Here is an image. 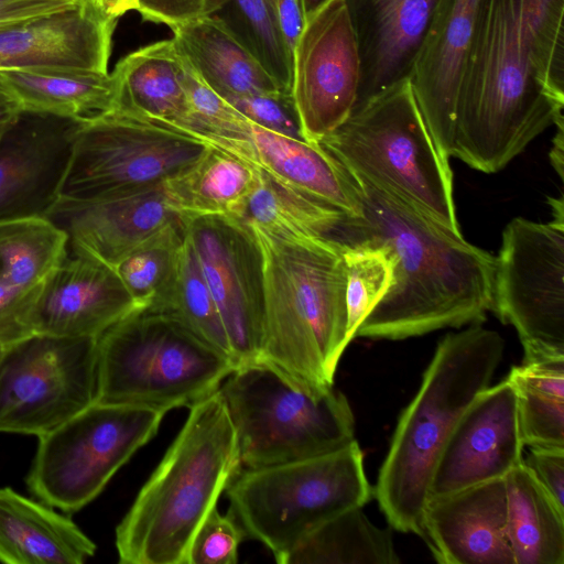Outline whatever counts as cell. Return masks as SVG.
Segmentation results:
<instances>
[{
	"mask_svg": "<svg viewBox=\"0 0 564 564\" xmlns=\"http://www.w3.org/2000/svg\"><path fill=\"white\" fill-rule=\"evenodd\" d=\"M164 415L155 409L95 401L37 437L26 477L30 491L54 509L79 511L156 434Z\"/></svg>",
	"mask_w": 564,
	"mask_h": 564,
	"instance_id": "30bf717a",
	"label": "cell"
},
{
	"mask_svg": "<svg viewBox=\"0 0 564 564\" xmlns=\"http://www.w3.org/2000/svg\"><path fill=\"white\" fill-rule=\"evenodd\" d=\"M319 144L352 177L462 234L449 159L436 148L409 78L355 106Z\"/></svg>",
	"mask_w": 564,
	"mask_h": 564,
	"instance_id": "8992f818",
	"label": "cell"
},
{
	"mask_svg": "<svg viewBox=\"0 0 564 564\" xmlns=\"http://www.w3.org/2000/svg\"><path fill=\"white\" fill-rule=\"evenodd\" d=\"M491 312L517 330L523 361L564 358V225L517 217L506 226Z\"/></svg>",
	"mask_w": 564,
	"mask_h": 564,
	"instance_id": "7c38bea8",
	"label": "cell"
},
{
	"mask_svg": "<svg viewBox=\"0 0 564 564\" xmlns=\"http://www.w3.org/2000/svg\"><path fill=\"white\" fill-rule=\"evenodd\" d=\"M170 29L177 51L223 98L285 91L216 18L200 15Z\"/></svg>",
	"mask_w": 564,
	"mask_h": 564,
	"instance_id": "4316f807",
	"label": "cell"
},
{
	"mask_svg": "<svg viewBox=\"0 0 564 564\" xmlns=\"http://www.w3.org/2000/svg\"><path fill=\"white\" fill-rule=\"evenodd\" d=\"M96 544L68 517L0 489V562L7 564H82Z\"/></svg>",
	"mask_w": 564,
	"mask_h": 564,
	"instance_id": "d4e9b609",
	"label": "cell"
},
{
	"mask_svg": "<svg viewBox=\"0 0 564 564\" xmlns=\"http://www.w3.org/2000/svg\"><path fill=\"white\" fill-rule=\"evenodd\" d=\"M281 35L293 56V51L306 20L300 0H272Z\"/></svg>",
	"mask_w": 564,
	"mask_h": 564,
	"instance_id": "f6af8a7d",
	"label": "cell"
},
{
	"mask_svg": "<svg viewBox=\"0 0 564 564\" xmlns=\"http://www.w3.org/2000/svg\"><path fill=\"white\" fill-rule=\"evenodd\" d=\"M68 236L47 217L0 221V281L37 290L63 262Z\"/></svg>",
	"mask_w": 564,
	"mask_h": 564,
	"instance_id": "d6a6232c",
	"label": "cell"
},
{
	"mask_svg": "<svg viewBox=\"0 0 564 564\" xmlns=\"http://www.w3.org/2000/svg\"><path fill=\"white\" fill-rule=\"evenodd\" d=\"M79 124L22 111L0 139V221L46 217L59 198Z\"/></svg>",
	"mask_w": 564,
	"mask_h": 564,
	"instance_id": "e0dca14e",
	"label": "cell"
},
{
	"mask_svg": "<svg viewBox=\"0 0 564 564\" xmlns=\"http://www.w3.org/2000/svg\"><path fill=\"white\" fill-rule=\"evenodd\" d=\"M505 340L481 324L447 334L403 410L375 489L389 524L424 539V510L436 462L462 414L491 386Z\"/></svg>",
	"mask_w": 564,
	"mask_h": 564,
	"instance_id": "5b68a950",
	"label": "cell"
},
{
	"mask_svg": "<svg viewBox=\"0 0 564 564\" xmlns=\"http://www.w3.org/2000/svg\"><path fill=\"white\" fill-rule=\"evenodd\" d=\"M478 0H443L409 77L441 154L452 158L458 90Z\"/></svg>",
	"mask_w": 564,
	"mask_h": 564,
	"instance_id": "cb8c5ba5",
	"label": "cell"
},
{
	"mask_svg": "<svg viewBox=\"0 0 564 564\" xmlns=\"http://www.w3.org/2000/svg\"><path fill=\"white\" fill-rule=\"evenodd\" d=\"M116 24L80 0L72 9L9 25L0 30V69L108 73Z\"/></svg>",
	"mask_w": 564,
	"mask_h": 564,
	"instance_id": "603a6c76",
	"label": "cell"
},
{
	"mask_svg": "<svg viewBox=\"0 0 564 564\" xmlns=\"http://www.w3.org/2000/svg\"><path fill=\"white\" fill-rule=\"evenodd\" d=\"M204 15L219 20L279 87L291 91L293 56L279 30L272 0H205Z\"/></svg>",
	"mask_w": 564,
	"mask_h": 564,
	"instance_id": "d590c367",
	"label": "cell"
},
{
	"mask_svg": "<svg viewBox=\"0 0 564 564\" xmlns=\"http://www.w3.org/2000/svg\"><path fill=\"white\" fill-rule=\"evenodd\" d=\"M556 133L553 139L552 149L550 150V163L558 174L560 178H564V121L555 124Z\"/></svg>",
	"mask_w": 564,
	"mask_h": 564,
	"instance_id": "c3c4849f",
	"label": "cell"
},
{
	"mask_svg": "<svg viewBox=\"0 0 564 564\" xmlns=\"http://www.w3.org/2000/svg\"><path fill=\"white\" fill-rule=\"evenodd\" d=\"M507 378L516 390L524 446L564 448V358L522 361Z\"/></svg>",
	"mask_w": 564,
	"mask_h": 564,
	"instance_id": "1f68e13d",
	"label": "cell"
},
{
	"mask_svg": "<svg viewBox=\"0 0 564 564\" xmlns=\"http://www.w3.org/2000/svg\"><path fill=\"white\" fill-rule=\"evenodd\" d=\"M220 390L189 406L165 455L116 528L122 564H187L192 540L241 469Z\"/></svg>",
	"mask_w": 564,
	"mask_h": 564,
	"instance_id": "277c9868",
	"label": "cell"
},
{
	"mask_svg": "<svg viewBox=\"0 0 564 564\" xmlns=\"http://www.w3.org/2000/svg\"><path fill=\"white\" fill-rule=\"evenodd\" d=\"M355 32L356 106L409 78L443 0H344Z\"/></svg>",
	"mask_w": 564,
	"mask_h": 564,
	"instance_id": "7402d4cb",
	"label": "cell"
},
{
	"mask_svg": "<svg viewBox=\"0 0 564 564\" xmlns=\"http://www.w3.org/2000/svg\"><path fill=\"white\" fill-rule=\"evenodd\" d=\"M205 280L217 305L236 366L259 360L262 345V260L256 238L228 215L186 218Z\"/></svg>",
	"mask_w": 564,
	"mask_h": 564,
	"instance_id": "9a60e30c",
	"label": "cell"
},
{
	"mask_svg": "<svg viewBox=\"0 0 564 564\" xmlns=\"http://www.w3.org/2000/svg\"><path fill=\"white\" fill-rule=\"evenodd\" d=\"M243 538L236 520L229 513L221 514L215 507L192 540L187 564H236Z\"/></svg>",
	"mask_w": 564,
	"mask_h": 564,
	"instance_id": "f35d334b",
	"label": "cell"
},
{
	"mask_svg": "<svg viewBox=\"0 0 564 564\" xmlns=\"http://www.w3.org/2000/svg\"><path fill=\"white\" fill-rule=\"evenodd\" d=\"M39 289L24 291L0 281V344L3 347L33 335L31 312Z\"/></svg>",
	"mask_w": 564,
	"mask_h": 564,
	"instance_id": "60d3db41",
	"label": "cell"
},
{
	"mask_svg": "<svg viewBox=\"0 0 564 564\" xmlns=\"http://www.w3.org/2000/svg\"><path fill=\"white\" fill-rule=\"evenodd\" d=\"M261 172L239 219L288 237H332L347 217L339 209Z\"/></svg>",
	"mask_w": 564,
	"mask_h": 564,
	"instance_id": "836d02e7",
	"label": "cell"
},
{
	"mask_svg": "<svg viewBox=\"0 0 564 564\" xmlns=\"http://www.w3.org/2000/svg\"><path fill=\"white\" fill-rule=\"evenodd\" d=\"M523 463L556 506L564 510V448H530Z\"/></svg>",
	"mask_w": 564,
	"mask_h": 564,
	"instance_id": "b9f144b4",
	"label": "cell"
},
{
	"mask_svg": "<svg viewBox=\"0 0 564 564\" xmlns=\"http://www.w3.org/2000/svg\"><path fill=\"white\" fill-rule=\"evenodd\" d=\"M22 113L17 100L0 85V139Z\"/></svg>",
	"mask_w": 564,
	"mask_h": 564,
	"instance_id": "7dc6e473",
	"label": "cell"
},
{
	"mask_svg": "<svg viewBox=\"0 0 564 564\" xmlns=\"http://www.w3.org/2000/svg\"><path fill=\"white\" fill-rule=\"evenodd\" d=\"M423 525V540L438 563L514 564L505 478L431 497Z\"/></svg>",
	"mask_w": 564,
	"mask_h": 564,
	"instance_id": "ffe728a7",
	"label": "cell"
},
{
	"mask_svg": "<svg viewBox=\"0 0 564 564\" xmlns=\"http://www.w3.org/2000/svg\"><path fill=\"white\" fill-rule=\"evenodd\" d=\"M355 180L361 213L346 217L332 237L383 246L395 259L391 286L355 337L399 340L481 324L491 312L496 257L400 199Z\"/></svg>",
	"mask_w": 564,
	"mask_h": 564,
	"instance_id": "7a4b0ae2",
	"label": "cell"
},
{
	"mask_svg": "<svg viewBox=\"0 0 564 564\" xmlns=\"http://www.w3.org/2000/svg\"><path fill=\"white\" fill-rule=\"evenodd\" d=\"M392 532L372 523L362 507L348 509L310 533L282 564H395Z\"/></svg>",
	"mask_w": 564,
	"mask_h": 564,
	"instance_id": "4dcf8cb0",
	"label": "cell"
},
{
	"mask_svg": "<svg viewBox=\"0 0 564 564\" xmlns=\"http://www.w3.org/2000/svg\"><path fill=\"white\" fill-rule=\"evenodd\" d=\"M209 145L181 130L120 112L80 122L59 198L87 202L155 186Z\"/></svg>",
	"mask_w": 564,
	"mask_h": 564,
	"instance_id": "8fae6325",
	"label": "cell"
},
{
	"mask_svg": "<svg viewBox=\"0 0 564 564\" xmlns=\"http://www.w3.org/2000/svg\"><path fill=\"white\" fill-rule=\"evenodd\" d=\"M226 100L251 122L280 134L304 140L290 91L234 97Z\"/></svg>",
	"mask_w": 564,
	"mask_h": 564,
	"instance_id": "ab89813d",
	"label": "cell"
},
{
	"mask_svg": "<svg viewBox=\"0 0 564 564\" xmlns=\"http://www.w3.org/2000/svg\"><path fill=\"white\" fill-rule=\"evenodd\" d=\"M219 390L245 468L312 458L356 441L354 413L341 392L311 390L267 361L238 366Z\"/></svg>",
	"mask_w": 564,
	"mask_h": 564,
	"instance_id": "9c48e42d",
	"label": "cell"
},
{
	"mask_svg": "<svg viewBox=\"0 0 564 564\" xmlns=\"http://www.w3.org/2000/svg\"><path fill=\"white\" fill-rule=\"evenodd\" d=\"M564 0H478L452 156L496 173L564 121Z\"/></svg>",
	"mask_w": 564,
	"mask_h": 564,
	"instance_id": "6da1fadb",
	"label": "cell"
},
{
	"mask_svg": "<svg viewBox=\"0 0 564 564\" xmlns=\"http://www.w3.org/2000/svg\"><path fill=\"white\" fill-rule=\"evenodd\" d=\"M191 135L237 155L275 181L339 209L347 217L361 213L356 180L319 143L280 134L249 119L236 132Z\"/></svg>",
	"mask_w": 564,
	"mask_h": 564,
	"instance_id": "d6986e66",
	"label": "cell"
},
{
	"mask_svg": "<svg viewBox=\"0 0 564 564\" xmlns=\"http://www.w3.org/2000/svg\"><path fill=\"white\" fill-rule=\"evenodd\" d=\"M246 224L262 260L259 360L311 390L332 389L349 344L343 242L333 237L280 236Z\"/></svg>",
	"mask_w": 564,
	"mask_h": 564,
	"instance_id": "3957f363",
	"label": "cell"
},
{
	"mask_svg": "<svg viewBox=\"0 0 564 564\" xmlns=\"http://www.w3.org/2000/svg\"><path fill=\"white\" fill-rule=\"evenodd\" d=\"M145 307L173 318L197 338L234 360L223 321L187 230L169 288Z\"/></svg>",
	"mask_w": 564,
	"mask_h": 564,
	"instance_id": "e575fe53",
	"label": "cell"
},
{
	"mask_svg": "<svg viewBox=\"0 0 564 564\" xmlns=\"http://www.w3.org/2000/svg\"><path fill=\"white\" fill-rule=\"evenodd\" d=\"M205 0H139L138 12L145 21L169 28L204 15Z\"/></svg>",
	"mask_w": 564,
	"mask_h": 564,
	"instance_id": "7bdbcfd3",
	"label": "cell"
},
{
	"mask_svg": "<svg viewBox=\"0 0 564 564\" xmlns=\"http://www.w3.org/2000/svg\"><path fill=\"white\" fill-rule=\"evenodd\" d=\"M260 178V170L247 161L209 145L193 165L165 180L163 187L183 216L228 215L240 218Z\"/></svg>",
	"mask_w": 564,
	"mask_h": 564,
	"instance_id": "f1b7e54d",
	"label": "cell"
},
{
	"mask_svg": "<svg viewBox=\"0 0 564 564\" xmlns=\"http://www.w3.org/2000/svg\"><path fill=\"white\" fill-rule=\"evenodd\" d=\"M305 20H308L314 13L322 9L330 0H300Z\"/></svg>",
	"mask_w": 564,
	"mask_h": 564,
	"instance_id": "681fc988",
	"label": "cell"
},
{
	"mask_svg": "<svg viewBox=\"0 0 564 564\" xmlns=\"http://www.w3.org/2000/svg\"><path fill=\"white\" fill-rule=\"evenodd\" d=\"M96 12L109 20H116L129 11H138L139 0H84Z\"/></svg>",
	"mask_w": 564,
	"mask_h": 564,
	"instance_id": "bcb514c9",
	"label": "cell"
},
{
	"mask_svg": "<svg viewBox=\"0 0 564 564\" xmlns=\"http://www.w3.org/2000/svg\"><path fill=\"white\" fill-rule=\"evenodd\" d=\"M0 85L22 111L85 122L115 110L110 73L73 68L0 69Z\"/></svg>",
	"mask_w": 564,
	"mask_h": 564,
	"instance_id": "83f0119b",
	"label": "cell"
},
{
	"mask_svg": "<svg viewBox=\"0 0 564 564\" xmlns=\"http://www.w3.org/2000/svg\"><path fill=\"white\" fill-rule=\"evenodd\" d=\"M236 367L173 318L138 306L97 338L96 402L189 408Z\"/></svg>",
	"mask_w": 564,
	"mask_h": 564,
	"instance_id": "52a82bcc",
	"label": "cell"
},
{
	"mask_svg": "<svg viewBox=\"0 0 564 564\" xmlns=\"http://www.w3.org/2000/svg\"><path fill=\"white\" fill-rule=\"evenodd\" d=\"M80 0H0V30L76 7Z\"/></svg>",
	"mask_w": 564,
	"mask_h": 564,
	"instance_id": "ee69618b",
	"label": "cell"
},
{
	"mask_svg": "<svg viewBox=\"0 0 564 564\" xmlns=\"http://www.w3.org/2000/svg\"><path fill=\"white\" fill-rule=\"evenodd\" d=\"M505 484L514 564H564V510L523 460L505 477Z\"/></svg>",
	"mask_w": 564,
	"mask_h": 564,
	"instance_id": "f546056e",
	"label": "cell"
},
{
	"mask_svg": "<svg viewBox=\"0 0 564 564\" xmlns=\"http://www.w3.org/2000/svg\"><path fill=\"white\" fill-rule=\"evenodd\" d=\"M228 513L245 536L282 564L310 533L335 516L364 507L373 490L357 443L316 457L240 469L226 488Z\"/></svg>",
	"mask_w": 564,
	"mask_h": 564,
	"instance_id": "ba28073f",
	"label": "cell"
},
{
	"mask_svg": "<svg viewBox=\"0 0 564 564\" xmlns=\"http://www.w3.org/2000/svg\"><path fill=\"white\" fill-rule=\"evenodd\" d=\"M3 348H4V347L0 344V355H1V354H2V351H3Z\"/></svg>",
	"mask_w": 564,
	"mask_h": 564,
	"instance_id": "816d5d0a",
	"label": "cell"
},
{
	"mask_svg": "<svg viewBox=\"0 0 564 564\" xmlns=\"http://www.w3.org/2000/svg\"><path fill=\"white\" fill-rule=\"evenodd\" d=\"M185 230L186 217L144 240L113 267L138 306H149L169 288Z\"/></svg>",
	"mask_w": 564,
	"mask_h": 564,
	"instance_id": "8d00e7d4",
	"label": "cell"
},
{
	"mask_svg": "<svg viewBox=\"0 0 564 564\" xmlns=\"http://www.w3.org/2000/svg\"><path fill=\"white\" fill-rule=\"evenodd\" d=\"M343 258L347 278V339L350 343L362 321L391 286L395 259L388 248L368 242H343Z\"/></svg>",
	"mask_w": 564,
	"mask_h": 564,
	"instance_id": "74e56055",
	"label": "cell"
},
{
	"mask_svg": "<svg viewBox=\"0 0 564 564\" xmlns=\"http://www.w3.org/2000/svg\"><path fill=\"white\" fill-rule=\"evenodd\" d=\"M135 307L112 267L68 245L36 293L31 327L33 334L98 338Z\"/></svg>",
	"mask_w": 564,
	"mask_h": 564,
	"instance_id": "ac0fdd59",
	"label": "cell"
},
{
	"mask_svg": "<svg viewBox=\"0 0 564 564\" xmlns=\"http://www.w3.org/2000/svg\"><path fill=\"white\" fill-rule=\"evenodd\" d=\"M549 204L552 207L553 220L556 224L564 225V202L561 196L558 199L550 197Z\"/></svg>",
	"mask_w": 564,
	"mask_h": 564,
	"instance_id": "f907efd6",
	"label": "cell"
},
{
	"mask_svg": "<svg viewBox=\"0 0 564 564\" xmlns=\"http://www.w3.org/2000/svg\"><path fill=\"white\" fill-rule=\"evenodd\" d=\"M97 338L33 334L0 355V432L42 436L96 401Z\"/></svg>",
	"mask_w": 564,
	"mask_h": 564,
	"instance_id": "4fadbf2b",
	"label": "cell"
},
{
	"mask_svg": "<svg viewBox=\"0 0 564 564\" xmlns=\"http://www.w3.org/2000/svg\"><path fill=\"white\" fill-rule=\"evenodd\" d=\"M517 394L506 378L480 392L459 417L434 467L430 497L505 478L523 460Z\"/></svg>",
	"mask_w": 564,
	"mask_h": 564,
	"instance_id": "2e32d148",
	"label": "cell"
},
{
	"mask_svg": "<svg viewBox=\"0 0 564 564\" xmlns=\"http://www.w3.org/2000/svg\"><path fill=\"white\" fill-rule=\"evenodd\" d=\"M46 217L68 236V245L110 267L169 225L183 219L163 183L124 195L76 202L58 198Z\"/></svg>",
	"mask_w": 564,
	"mask_h": 564,
	"instance_id": "44dd1931",
	"label": "cell"
},
{
	"mask_svg": "<svg viewBox=\"0 0 564 564\" xmlns=\"http://www.w3.org/2000/svg\"><path fill=\"white\" fill-rule=\"evenodd\" d=\"M111 76L113 111L173 128L188 121L191 109L183 84V65L173 39L127 54Z\"/></svg>",
	"mask_w": 564,
	"mask_h": 564,
	"instance_id": "484cf974",
	"label": "cell"
},
{
	"mask_svg": "<svg viewBox=\"0 0 564 564\" xmlns=\"http://www.w3.org/2000/svg\"><path fill=\"white\" fill-rule=\"evenodd\" d=\"M360 59L344 0H330L308 20L293 51L291 94L302 137L319 143L351 113Z\"/></svg>",
	"mask_w": 564,
	"mask_h": 564,
	"instance_id": "5bb4252c",
	"label": "cell"
}]
</instances>
